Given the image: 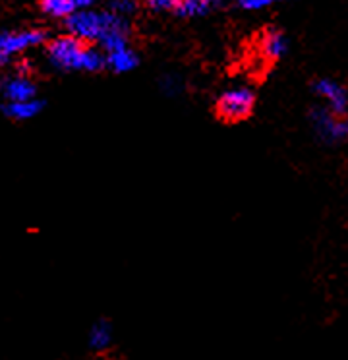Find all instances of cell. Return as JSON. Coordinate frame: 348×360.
<instances>
[{"label": "cell", "instance_id": "obj_1", "mask_svg": "<svg viewBox=\"0 0 348 360\" xmlns=\"http://www.w3.org/2000/svg\"><path fill=\"white\" fill-rule=\"evenodd\" d=\"M49 58L54 66H58L62 70L99 72L107 64L105 55H101L95 49L85 47L84 41L74 35L54 39L49 45Z\"/></svg>", "mask_w": 348, "mask_h": 360}, {"label": "cell", "instance_id": "obj_2", "mask_svg": "<svg viewBox=\"0 0 348 360\" xmlns=\"http://www.w3.org/2000/svg\"><path fill=\"white\" fill-rule=\"evenodd\" d=\"M70 35L82 41H101V37L110 30H128L126 18L115 12H89V10H76L66 18Z\"/></svg>", "mask_w": 348, "mask_h": 360}, {"label": "cell", "instance_id": "obj_3", "mask_svg": "<svg viewBox=\"0 0 348 360\" xmlns=\"http://www.w3.org/2000/svg\"><path fill=\"white\" fill-rule=\"evenodd\" d=\"M317 138L325 143H340L348 140V117L335 115L329 107H316L309 112Z\"/></svg>", "mask_w": 348, "mask_h": 360}, {"label": "cell", "instance_id": "obj_4", "mask_svg": "<svg viewBox=\"0 0 348 360\" xmlns=\"http://www.w3.org/2000/svg\"><path fill=\"white\" fill-rule=\"evenodd\" d=\"M255 95L247 87H234L224 91L217 101V115L226 122H238L254 110Z\"/></svg>", "mask_w": 348, "mask_h": 360}, {"label": "cell", "instance_id": "obj_5", "mask_svg": "<svg viewBox=\"0 0 348 360\" xmlns=\"http://www.w3.org/2000/svg\"><path fill=\"white\" fill-rule=\"evenodd\" d=\"M45 41L43 32H18V33H0V66L8 63V58L15 53H22L25 49L35 47Z\"/></svg>", "mask_w": 348, "mask_h": 360}, {"label": "cell", "instance_id": "obj_6", "mask_svg": "<svg viewBox=\"0 0 348 360\" xmlns=\"http://www.w3.org/2000/svg\"><path fill=\"white\" fill-rule=\"evenodd\" d=\"M314 91H316L321 99L329 103V109L335 112V115H340V117H344L348 110V94L344 87L337 84L335 79L329 78H321L317 79L316 84H314Z\"/></svg>", "mask_w": 348, "mask_h": 360}, {"label": "cell", "instance_id": "obj_7", "mask_svg": "<svg viewBox=\"0 0 348 360\" xmlns=\"http://www.w3.org/2000/svg\"><path fill=\"white\" fill-rule=\"evenodd\" d=\"M35 91H37V89H35V84H33L25 74H18V76L4 78L0 82V95L6 99L8 103L35 99Z\"/></svg>", "mask_w": 348, "mask_h": 360}, {"label": "cell", "instance_id": "obj_8", "mask_svg": "<svg viewBox=\"0 0 348 360\" xmlns=\"http://www.w3.org/2000/svg\"><path fill=\"white\" fill-rule=\"evenodd\" d=\"M262 49L265 56L269 58H281L286 55L288 51V39L285 37V33L278 32V30H269V32L263 35Z\"/></svg>", "mask_w": 348, "mask_h": 360}, {"label": "cell", "instance_id": "obj_9", "mask_svg": "<svg viewBox=\"0 0 348 360\" xmlns=\"http://www.w3.org/2000/svg\"><path fill=\"white\" fill-rule=\"evenodd\" d=\"M105 60H107L108 66L115 72H118V74L130 72L138 66V56H136V53H134L130 47L107 53V55H105Z\"/></svg>", "mask_w": 348, "mask_h": 360}, {"label": "cell", "instance_id": "obj_10", "mask_svg": "<svg viewBox=\"0 0 348 360\" xmlns=\"http://www.w3.org/2000/svg\"><path fill=\"white\" fill-rule=\"evenodd\" d=\"M43 109V103L37 101V99H27V101H15L8 103L6 105V115L14 120H27V118H33L35 115H39Z\"/></svg>", "mask_w": 348, "mask_h": 360}, {"label": "cell", "instance_id": "obj_11", "mask_svg": "<svg viewBox=\"0 0 348 360\" xmlns=\"http://www.w3.org/2000/svg\"><path fill=\"white\" fill-rule=\"evenodd\" d=\"M219 4V0H180L176 12L182 18L205 16Z\"/></svg>", "mask_w": 348, "mask_h": 360}, {"label": "cell", "instance_id": "obj_12", "mask_svg": "<svg viewBox=\"0 0 348 360\" xmlns=\"http://www.w3.org/2000/svg\"><path fill=\"white\" fill-rule=\"evenodd\" d=\"M112 341V331L107 321H99L95 323L89 333V345H91L93 351H105L108 345Z\"/></svg>", "mask_w": 348, "mask_h": 360}, {"label": "cell", "instance_id": "obj_13", "mask_svg": "<svg viewBox=\"0 0 348 360\" xmlns=\"http://www.w3.org/2000/svg\"><path fill=\"white\" fill-rule=\"evenodd\" d=\"M41 8L53 18H68L77 10L72 0H41Z\"/></svg>", "mask_w": 348, "mask_h": 360}, {"label": "cell", "instance_id": "obj_14", "mask_svg": "<svg viewBox=\"0 0 348 360\" xmlns=\"http://www.w3.org/2000/svg\"><path fill=\"white\" fill-rule=\"evenodd\" d=\"M136 10V2L134 0H115L110 4V12H115L118 16H128V14H134Z\"/></svg>", "mask_w": 348, "mask_h": 360}, {"label": "cell", "instance_id": "obj_15", "mask_svg": "<svg viewBox=\"0 0 348 360\" xmlns=\"http://www.w3.org/2000/svg\"><path fill=\"white\" fill-rule=\"evenodd\" d=\"M147 4L155 12H167V10H176L180 0H147Z\"/></svg>", "mask_w": 348, "mask_h": 360}, {"label": "cell", "instance_id": "obj_16", "mask_svg": "<svg viewBox=\"0 0 348 360\" xmlns=\"http://www.w3.org/2000/svg\"><path fill=\"white\" fill-rule=\"evenodd\" d=\"M277 2H283V0H238L240 6L246 10L267 8V6H273V4H277Z\"/></svg>", "mask_w": 348, "mask_h": 360}, {"label": "cell", "instance_id": "obj_17", "mask_svg": "<svg viewBox=\"0 0 348 360\" xmlns=\"http://www.w3.org/2000/svg\"><path fill=\"white\" fill-rule=\"evenodd\" d=\"M72 2L76 4L77 10L87 8V6H91V4H93V0H72Z\"/></svg>", "mask_w": 348, "mask_h": 360}]
</instances>
